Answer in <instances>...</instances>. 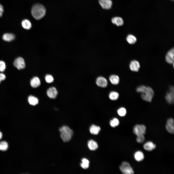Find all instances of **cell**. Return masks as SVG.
<instances>
[{
  "label": "cell",
  "mask_w": 174,
  "mask_h": 174,
  "mask_svg": "<svg viewBox=\"0 0 174 174\" xmlns=\"http://www.w3.org/2000/svg\"><path fill=\"white\" fill-rule=\"evenodd\" d=\"M136 90L137 92L140 94L141 97L143 100L148 102L152 101L154 93L151 87L142 85L137 87Z\"/></svg>",
  "instance_id": "6da1fadb"
},
{
  "label": "cell",
  "mask_w": 174,
  "mask_h": 174,
  "mask_svg": "<svg viewBox=\"0 0 174 174\" xmlns=\"http://www.w3.org/2000/svg\"><path fill=\"white\" fill-rule=\"evenodd\" d=\"M33 17L36 20H39L43 17L46 13V9L43 5L37 4L34 5L31 10Z\"/></svg>",
  "instance_id": "7a4b0ae2"
},
{
  "label": "cell",
  "mask_w": 174,
  "mask_h": 174,
  "mask_svg": "<svg viewBox=\"0 0 174 174\" xmlns=\"http://www.w3.org/2000/svg\"><path fill=\"white\" fill-rule=\"evenodd\" d=\"M60 132V136L63 141L67 142L69 141L72 139L73 135V130L69 127L64 125L59 129Z\"/></svg>",
  "instance_id": "3957f363"
},
{
  "label": "cell",
  "mask_w": 174,
  "mask_h": 174,
  "mask_svg": "<svg viewBox=\"0 0 174 174\" xmlns=\"http://www.w3.org/2000/svg\"><path fill=\"white\" fill-rule=\"evenodd\" d=\"M120 169L122 172L125 174H132L134 173V171L128 162L125 161L122 162L120 166Z\"/></svg>",
  "instance_id": "277c9868"
},
{
  "label": "cell",
  "mask_w": 174,
  "mask_h": 174,
  "mask_svg": "<svg viewBox=\"0 0 174 174\" xmlns=\"http://www.w3.org/2000/svg\"><path fill=\"white\" fill-rule=\"evenodd\" d=\"M146 130V127L143 124H136L134 126L133 129V132L137 136L144 135Z\"/></svg>",
  "instance_id": "5b68a950"
},
{
  "label": "cell",
  "mask_w": 174,
  "mask_h": 174,
  "mask_svg": "<svg viewBox=\"0 0 174 174\" xmlns=\"http://www.w3.org/2000/svg\"><path fill=\"white\" fill-rule=\"evenodd\" d=\"M174 89L173 86L170 87L165 96L167 102L169 104H172L174 102Z\"/></svg>",
  "instance_id": "8992f818"
},
{
  "label": "cell",
  "mask_w": 174,
  "mask_h": 174,
  "mask_svg": "<svg viewBox=\"0 0 174 174\" xmlns=\"http://www.w3.org/2000/svg\"><path fill=\"white\" fill-rule=\"evenodd\" d=\"M13 64L14 66L19 70L23 69L25 67L24 60L23 58L21 57H18L15 60Z\"/></svg>",
  "instance_id": "52a82bcc"
},
{
  "label": "cell",
  "mask_w": 174,
  "mask_h": 174,
  "mask_svg": "<svg viewBox=\"0 0 174 174\" xmlns=\"http://www.w3.org/2000/svg\"><path fill=\"white\" fill-rule=\"evenodd\" d=\"M97 85L98 86L105 88L108 85V82L106 79L102 76H99L98 77L96 81Z\"/></svg>",
  "instance_id": "ba28073f"
},
{
  "label": "cell",
  "mask_w": 174,
  "mask_h": 174,
  "mask_svg": "<svg viewBox=\"0 0 174 174\" xmlns=\"http://www.w3.org/2000/svg\"><path fill=\"white\" fill-rule=\"evenodd\" d=\"M166 128L167 130L170 133H174V121L173 118H169L167 120L166 125Z\"/></svg>",
  "instance_id": "9c48e42d"
},
{
  "label": "cell",
  "mask_w": 174,
  "mask_h": 174,
  "mask_svg": "<svg viewBox=\"0 0 174 174\" xmlns=\"http://www.w3.org/2000/svg\"><path fill=\"white\" fill-rule=\"evenodd\" d=\"M174 50L173 48L171 49L167 53L165 57L166 62L169 64H174Z\"/></svg>",
  "instance_id": "30bf717a"
},
{
  "label": "cell",
  "mask_w": 174,
  "mask_h": 174,
  "mask_svg": "<svg viewBox=\"0 0 174 174\" xmlns=\"http://www.w3.org/2000/svg\"><path fill=\"white\" fill-rule=\"evenodd\" d=\"M130 69L133 72H138L140 67V65L139 62L137 61L134 60L132 61L130 63L129 65Z\"/></svg>",
  "instance_id": "8fae6325"
},
{
  "label": "cell",
  "mask_w": 174,
  "mask_h": 174,
  "mask_svg": "<svg viewBox=\"0 0 174 174\" xmlns=\"http://www.w3.org/2000/svg\"><path fill=\"white\" fill-rule=\"evenodd\" d=\"M99 2L102 8L105 9H110L112 5L111 0H99Z\"/></svg>",
  "instance_id": "7c38bea8"
},
{
  "label": "cell",
  "mask_w": 174,
  "mask_h": 174,
  "mask_svg": "<svg viewBox=\"0 0 174 174\" xmlns=\"http://www.w3.org/2000/svg\"><path fill=\"white\" fill-rule=\"evenodd\" d=\"M47 93V95L49 98L51 99H55L58 93L56 88L53 87L48 89Z\"/></svg>",
  "instance_id": "4fadbf2b"
},
{
  "label": "cell",
  "mask_w": 174,
  "mask_h": 174,
  "mask_svg": "<svg viewBox=\"0 0 174 174\" xmlns=\"http://www.w3.org/2000/svg\"><path fill=\"white\" fill-rule=\"evenodd\" d=\"M144 149L148 151H151L156 147V145L151 141H148L145 143L143 145Z\"/></svg>",
  "instance_id": "5bb4252c"
},
{
  "label": "cell",
  "mask_w": 174,
  "mask_h": 174,
  "mask_svg": "<svg viewBox=\"0 0 174 174\" xmlns=\"http://www.w3.org/2000/svg\"><path fill=\"white\" fill-rule=\"evenodd\" d=\"M111 22L114 24L119 26L123 25L124 23L123 19L121 17H113L111 19Z\"/></svg>",
  "instance_id": "9a60e30c"
},
{
  "label": "cell",
  "mask_w": 174,
  "mask_h": 174,
  "mask_svg": "<svg viewBox=\"0 0 174 174\" xmlns=\"http://www.w3.org/2000/svg\"><path fill=\"white\" fill-rule=\"evenodd\" d=\"M31 86L33 88H36L40 85V80L37 77H33L31 79L30 81Z\"/></svg>",
  "instance_id": "2e32d148"
},
{
  "label": "cell",
  "mask_w": 174,
  "mask_h": 174,
  "mask_svg": "<svg viewBox=\"0 0 174 174\" xmlns=\"http://www.w3.org/2000/svg\"><path fill=\"white\" fill-rule=\"evenodd\" d=\"M15 38L14 35L11 33H6L2 36L4 40L6 42H10L13 40Z\"/></svg>",
  "instance_id": "e0dca14e"
},
{
  "label": "cell",
  "mask_w": 174,
  "mask_h": 174,
  "mask_svg": "<svg viewBox=\"0 0 174 174\" xmlns=\"http://www.w3.org/2000/svg\"><path fill=\"white\" fill-rule=\"evenodd\" d=\"M109 79L111 83L115 85L118 84L120 81L119 77L117 75L115 74L110 75Z\"/></svg>",
  "instance_id": "ac0fdd59"
},
{
  "label": "cell",
  "mask_w": 174,
  "mask_h": 174,
  "mask_svg": "<svg viewBox=\"0 0 174 174\" xmlns=\"http://www.w3.org/2000/svg\"><path fill=\"white\" fill-rule=\"evenodd\" d=\"M101 128L99 126L94 124L92 125L89 129L91 133L94 135L98 134Z\"/></svg>",
  "instance_id": "d6986e66"
},
{
  "label": "cell",
  "mask_w": 174,
  "mask_h": 174,
  "mask_svg": "<svg viewBox=\"0 0 174 174\" xmlns=\"http://www.w3.org/2000/svg\"><path fill=\"white\" fill-rule=\"evenodd\" d=\"M134 157L135 160L137 161L140 162L144 159V155L142 152L140 151H138L134 153Z\"/></svg>",
  "instance_id": "ffe728a7"
},
{
  "label": "cell",
  "mask_w": 174,
  "mask_h": 174,
  "mask_svg": "<svg viewBox=\"0 0 174 174\" xmlns=\"http://www.w3.org/2000/svg\"><path fill=\"white\" fill-rule=\"evenodd\" d=\"M88 146L90 150H95L98 147V145L97 143L92 140L88 141Z\"/></svg>",
  "instance_id": "44dd1931"
},
{
  "label": "cell",
  "mask_w": 174,
  "mask_h": 174,
  "mask_svg": "<svg viewBox=\"0 0 174 174\" xmlns=\"http://www.w3.org/2000/svg\"><path fill=\"white\" fill-rule=\"evenodd\" d=\"M28 102L31 105L35 106L38 103V98L32 95L29 96L28 98Z\"/></svg>",
  "instance_id": "7402d4cb"
},
{
  "label": "cell",
  "mask_w": 174,
  "mask_h": 174,
  "mask_svg": "<svg viewBox=\"0 0 174 174\" xmlns=\"http://www.w3.org/2000/svg\"><path fill=\"white\" fill-rule=\"evenodd\" d=\"M126 40L130 44H133L137 41V39L134 35L132 34H129L127 36Z\"/></svg>",
  "instance_id": "603a6c76"
},
{
  "label": "cell",
  "mask_w": 174,
  "mask_h": 174,
  "mask_svg": "<svg viewBox=\"0 0 174 174\" xmlns=\"http://www.w3.org/2000/svg\"><path fill=\"white\" fill-rule=\"evenodd\" d=\"M23 27L26 29H29L31 27V24L30 22L27 19L23 20L22 22Z\"/></svg>",
  "instance_id": "cb8c5ba5"
},
{
  "label": "cell",
  "mask_w": 174,
  "mask_h": 174,
  "mask_svg": "<svg viewBox=\"0 0 174 174\" xmlns=\"http://www.w3.org/2000/svg\"><path fill=\"white\" fill-rule=\"evenodd\" d=\"M8 147V143L6 141H3L0 142V150L3 151H6L7 150Z\"/></svg>",
  "instance_id": "d4e9b609"
},
{
  "label": "cell",
  "mask_w": 174,
  "mask_h": 174,
  "mask_svg": "<svg viewBox=\"0 0 174 174\" xmlns=\"http://www.w3.org/2000/svg\"><path fill=\"white\" fill-rule=\"evenodd\" d=\"M109 97V99L112 100H116L118 99L119 97L118 93L115 91H112L110 93Z\"/></svg>",
  "instance_id": "484cf974"
},
{
  "label": "cell",
  "mask_w": 174,
  "mask_h": 174,
  "mask_svg": "<svg viewBox=\"0 0 174 174\" xmlns=\"http://www.w3.org/2000/svg\"><path fill=\"white\" fill-rule=\"evenodd\" d=\"M82 163L80 164L81 167L83 168L86 169L88 168L89 166V161L87 159L84 158L82 159Z\"/></svg>",
  "instance_id": "4316f807"
},
{
  "label": "cell",
  "mask_w": 174,
  "mask_h": 174,
  "mask_svg": "<svg viewBox=\"0 0 174 174\" xmlns=\"http://www.w3.org/2000/svg\"><path fill=\"white\" fill-rule=\"evenodd\" d=\"M117 113L120 116H125L126 114V110L125 108L123 107H121L117 110Z\"/></svg>",
  "instance_id": "83f0119b"
},
{
  "label": "cell",
  "mask_w": 174,
  "mask_h": 174,
  "mask_svg": "<svg viewBox=\"0 0 174 174\" xmlns=\"http://www.w3.org/2000/svg\"><path fill=\"white\" fill-rule=\"evenodd\" d=\"M110 124L112 127H115L119 125V121L117 118H114L110 121Z\"/></svg>",
  "instance_id": "f1b7e54d"
},
{
  "label": "cell",
  "mask_w": 174,
  "mask_h": 174,
  "mask_svg": "<svg viewBox=\"0 0 174 174\" xmlns=\"http://www.w3.org/2000/svg\"><path fill=\"white\" fill-rule=\"evenodd\" d=\"M45 79L46 81L48 83H51L54 80V79L52 76L50 74L46 75Z\"/></svg>",
  "instance_id": "f546056e"
},
{
  "label": "cell",
  "mask_w": 174,
  "mask_h": 174,
  "mask_svg": "<svg viewBox=\"0 0 174 174\" xmlns=\"http://www.w3.org/2000/svg\"><path fill=\"white\" fill-rule=\"evenodd\" d=\"M136 138L137 142L139 143H142L144 142L145 139L144 135L137 136Z\"/></svg>",
  "instance_id": "4dcf8cb0"
},
{
  "label": "cell",
  "mask_w": 174,
  "mask_h": 174,
  "mask_svg": "<svg viewBox=\"0 0 174 174\" xmlns=\"http://www.w3.org/2000/svg\"><path fill=\"white\" fill-rule=\"evenodd\" d=\"M6 67L5 63L3 61L0 60V72H3L5 70Z\"/></svg>",
  "instance_id": "1f68e13d"
},
{
  "label": "cell",
  "mask_w": 174,
  "mask_h": 174,
  "mask_svg": "<svg viewBox=\"0 0 174 174\" xmlns=\"http://www.w3.org/2000/svg\"><path fill=\"white\" fill-rule=\"evenodd\" d=\"M6 78L5 75L3 73H0V83L2 81L5 80Z\"/></svg>",
  "instance_id": "d6a6232c"
},
{
  "label": "cell",
  "mask_w": 174,
  "mask_h": 174,
  "mask_svg": "<svg viewBox=\"0 0 174 174\" xmlns=\"http://www.w3.org/2000/svg\"><path fill=\"white\" fill-rule=\"evenodd\" d=\"M3 11V7L0 4V17L2 16Z\"/></svg>",
  "instance_id": "836d02e7"
},
{
  "label": "cell",
  "mask_w": 174,
  "mask_h": 174,
  "mask_svg": "<svg viewBox=\"0 0 174 174\" xmlns=\"http://www.w3.org/2000/svg\"><path fill=\"white\" fill-rule=\"evenodd\" d=\"M2 137V133L0 131V140L1 139Z\"/></svg>",
  "instance_id": "e575fe53"
},
{
  "label": "cell",
  "mask_w": 174,
  "mask_h": 174,
  "mask_svg": "<svg viewBox=\"0 0 174 174\" xmlns=\"http://www.w3.org/2000/svg\"></svg>",
  "instance_id": "d590c367"
}]
</instances>
